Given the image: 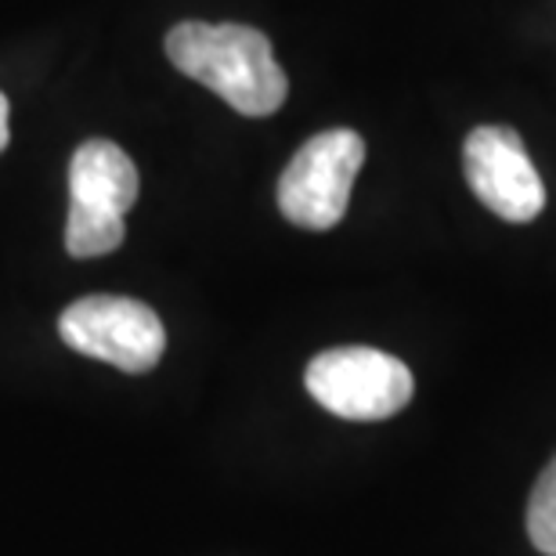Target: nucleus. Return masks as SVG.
<instances>
[{
	"label": "nucleus",
	"mask_w": 556,
	"mask_h": 556,
	"mask_svg": "<svg viewBox=\"0 0 556 556\" xmlns=\"http://www.w3.org/2000/svg\"><path fill=\"white\" fill-rule=\"evenodd\" d=\"M166 54L185 76L210 87L242 116H271L289 94V80L275 62L271 40L253 26L181 22L166 33Z\"/></svg>",
	"instance_id": "nucleus-1"
},
{
	"label": "nucleus",
	"mask_w": 556,
	"mask_h": 556,
	"mask_svg": "<svg viewBox=\"0 0 556 556\" xmlns=\"http://www.w3.org/2000/svg\"><path fill=\"white\" fill-rule=\"evenodd\" d=\"M307 394L326 413L354 422L391 419L413 402L416 380L405 362L376 348H332L307 365Z\"/></svg>",
	"instance_id": "nucleus-2"
},
{
	"label": "nucleus",
	"mask_w": 556,
	"mask_h": 556,
	"mask_svg": "<svg viewBox=\"0 0 556 556\" xmlns=\"http://www.w3.org/2000/svg\"><path fill=\"white\" fill-rule=\"evenodd\" d=\"M365 163V141L354 130H321L278 177V210L307 231L337 228L351 203V188Z\"/></svg>",
	"instance_id": "nucleus-3"
},
{
	"label": "nucleus",
	"mask_w": 556,
	"mask_h": 556,
	"mask_svg": "<svg viewBox=\"0 0 556 556\" xmlns=\"http://www.w3.org/2000/svg\"><path fill=\"white\" fill-rule=\"evenodd\" d=\"M59 332L76 354L109 362L130 376L155 369L166 351V329L160 315L130 296L76 300L62 311Z\"/></svg>",
	"instance_id": "nucleus-4"
},
{
	"label": "nucleus",
	"mask_w": 556,
	"mask_h": 556,
	"mask_svg": "<svg viewBox=\"0 0 556 556\" xmlns=\"http://www.w3.org/2000/svg\"><path fill=\"white\" fill-rule=\"evenodd\" d=\"M466 181L495 217L528 225L546 206V185L517 130L477 127L463 144Z\"/></svg>",
	"instance_id": "nucleus-5"
},
{
	"label": "nucleus",
	"mask_w": 556,
	"mask_h": 556,
	"mask_svg": "<svg viewBox=\"0 0 556 556\" xmlns=\"http://www.w3.org/2000/svg\"><path fill=\"white\" fill-rule=\"evenodd\" d=\"M138 166L116 141H84L70 163V206L124 217L138 203Z\"/></svg>",
	"instance_id": "nucleus-6"
},
{
	"label": "nucleus",
	"mask_w": 556,
	"mask_h": 556,
	"mask_svg": "<svg viewBox=\"0 0 556 556\" xmlns=\"http://www.w3.org/2000/svg\"><path fill=\"white\" fill-rule=\"evenodd\" d=\"M124 217H102L91 214V210L70 206V220H65V250H70V257H105V253L124 247Z\"/></svg>",
	"instance_id": "nucleus-7"
},
{
	"label": "nucleus",
	"mask_w": 556,
	"mask_h": 556,
	"mask_svg": "<svg viewBox=\"0 0 556 556\" xmlns=\"http://www.w3.org/2000/svg\"><path fill=\"white\" fill-rule=\"evenodd\" d=\"M528 535L539 553L556 556V459L542 470L528 503Z\"/></svg>",
	"instance_id": "nucleus-8"
},
{
	"label": "nucleus",
	"mask_w": 556,
	"mask_h": 556,
	"mask_svg": "<svg viewBox=\"0 0 556 556\" xmlns=\"http://www.w3.org/2000/svg\"><path fill=\"white\" fill-rule=\"evenodd\" d=\"M8 138H11V130H8V98L0 94V152L8 149Z\"/></svg>",
	"instance_id": "nucleus-9"
}]
</instances>
